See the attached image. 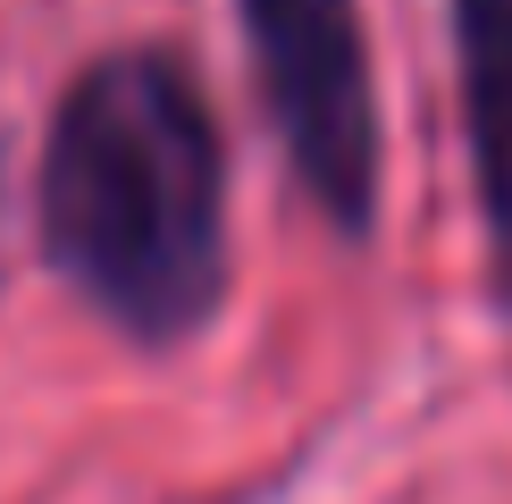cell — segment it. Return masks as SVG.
Returning <instances> with one entry per match:
<instances>
[{
    "mask_svg": "<svg viewBox=\"0 0 512 504\" xmlns=\"http://www.w3.org/2000/svg\"><path fill=\"white\" fill-rule=\"evenodd\" d=\"M42 244L135 345H185L227 294V160L194 76L160 51L93 59L51 118Z\"/></svg>",
    "mask_w": 512,
    "mask_h": 504,
    "instance_id": "6da1fadb",
    "label": "cell"
},
{
    "mask_svg": "<svg viewBox=\"0 0 512 504\" xmlns=\"http://www.w3.org/2000/svg\"><path fill=\"white\" fill-rule=\"evenodd\" d=\"M244 34L303 185L328 202L336 227L361 236L378 210V84L361 9L353 0H244Z\"/></svg>",
    "mask_w": 512,
    "mask_h": 504,
    "instance_id": "7a4b0ae2",
    "label": "cell"
},
{
    "mask_svg": "<svg viewBox=\"0 0 512 504\" xmlns=\"http://www.w3.org/2000/svg\"><path fill=\"white\" fill-rule=\"evenodd\" d=\"M454 51H462V110H471L487 269L512 311V0H454Z\"/></svg>",
    "mask_w": 512,
    "mask_h": 504,
    "instance_id": "3957f363",
    "label": "cell"
}]
</instances>
